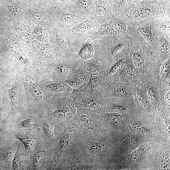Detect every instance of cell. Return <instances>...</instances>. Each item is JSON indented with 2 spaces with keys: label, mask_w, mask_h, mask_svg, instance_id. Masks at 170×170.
<instances>
[{
  "label": "cell",
  "mask_w": 170,
  "mask_h": 170,
  "mask_svg": "<svg viewBox=\"0 0 170 170\" xmlns=\"http://www.w3.org/2000/svg\"><path fill=\"white\" fill-rule=\"evenodd\" d=\"M17 138L24 144L25 147L29 151H32L35 148L36 145L35 141L26 136L18 135Z\"/></svg>",
  "instance_id": "cell-9"
},
{
  "label": "cell",
  "mask_w": 170,
  "mask_h": 170,
  "mask_svg": "<svg viewBox=\"0 0 170 170\" xmlns=\"http://www.w3.org/2000/svg\"><path fill=\"white\" fill-rule=\"evenodd\" d=\"M33 122L32 119H28L23 121L22 123V125L24 128H29L32 126Z\"/></svg>",
  "instance_id": "cell-33"
},
{
  "label": "cell",
  "mask_w": 170,
  "mask_h": 170,
  "mask_svg": "<svg viewBox=\"0 0 170 170\" xmlns=\"http://www.w3.org/2000/svg\"><path fill=\"white\" fill-rule=\"evenodd\" d=\"M57 41L61 45L65 46L67 45V41L65 38L62 36L58 35L56 36Z\"/></svg>",
  "instance_id": "cell-36"
},
{
  "label": "cell",
  "mask_w": 170,
  "mask_h": 170,
  "mask_svg": "<svg viewBox=\"0 0 170 170\" xmlns=\"http://www.w3.org/2000/svg\"><path fill=\"white\" fill-rule=\"evenodd\" d=\"M113 109L116 111L120 112H125L127 111V108L122 105H115L113 107Z\"/></svg>",
  "instance_id": "cell-35"
},
{
  "label": "cell",
  "mask_w": 170,
  "mask_h": 170,
  "mask_svg": "<svg viewBox=\"0 0 170 170\" xmlns=\"http://www.w3.org/2000/svg\"><path fill=\"white\" fill-rule=\"evenodd\" d=\"M133 129L134 131L138 133H141L144 130V127L142 123L139 121L134 122L133 124Z\"/></svg>",
  "instance_id": "cell-22"
},
{
  "label": "cell",
  "mask_w": 170,
  "mask_h": 170,
  "mask_svg": "<svg viewBox=\"0 0 170 170\" xmlns=\"http://www.w3.org/2000/svg\"><path fill=\"white\" fill-rule=\"evenodd\" d=\"M21 159L19 154L16 153L14 156L13 162V166L15 170H18L21 164Z\"/></svg>",
  "instance_id": "cell-25"
},
{
  "label": "cell",
  "mask_w": 170,
  "mask_h": 170,
  "mask_svg": "<svg viewBox=\"0 0 170 170\" xmlns=\"http://www.w3.org/2000/svg\"><path fill=\"white\" fill-rule=\"evenodd\" d=\"M94 51L93 46L90 44L85 45L81 49L79 54L81 58L83 60L92 59Z\"/></svg>",
  "instance_id": "cell-5"
},
{
  "label": "cell",
  "mask_w": 170,
  "mask_h": 170,
  "mask_svg": "<svg viewBox=\"0 0 170 170\" xmlns=\"http://www.w3.org/2000/svg\"><path fill=\"white\" fill-rule=\"evenodd\" d=\"M72 141L71 136L69 134L64 135L61 138L59 146L61 151H64L67 150L70 146Z\"/></svg>",
  "instance_id": "cell-7"
},
{
  "label": "cell",
  "mask_w": 170,
  "mask_h": 170,
  "mask_svg": "<svg viewBox=\"0 0 170 170\" xmlns=\"http://www.w3.org/2000/svg\"><path fill=\"white\" fill-rule=\"evenodd\" d=\"M96 0H68L65 7L78 13L87 14L95 11Z\"/></svg>",
  "instance_id": "cell-2"
},
{
  "label": "cell",
  "mask_w": 170,
  "mask_h": 170,
  "mask_svg": "<svg viewBox=\"0 0 170 170\" xmlns=\"http://www.w3.org/2000/svg\"><path fill=\"white\" fill-rule=\"evenodd\" d=\"M100 80L98 78H92L89 82V86L91 89H94L97 88L99 84Z\"/></svg>",
  "instance_id": "cell-29"
},
{
  "label": "cell",
  "mask_w": 170,
  "mask_h": 170,
  "mask_svg": "<svg viewBox=\"0 0 170 170\" xmlns=\"http://www.w3.org/2000/svg\"><path fill=\"white\" fill-rule=\"evenodd\" d=\"M136 72L135 69L133 66H128L126 69L125 75L127 78L131 79L134 77Z\"/></svg>",
  "instance_id": "cell-17"
},
{
  "label": "cell",
  "mask_w": 170,
  "mask_h": 170,
  "mask_svg": "<svg viewBox=\"0 0 170 170\" xmlns=\"http://www.w3.org/2000/svg\"><path fill=\"white\" fill-rule=\"evenodd\" d=\"M138 2V0H112V10L118 17L124 10Z\"/></svg>",
  "instance_id": "cell-3"
},
{
  "label": "cell",
  "mask_w": 170,
  "mask_h": 170,
  "mask_svg": "<svg viewBox=\"0 0 170 170\" xmlns=\"http://www.w3.org/2000/svg\"><path fill=\"white\" fill-rule=\"evenodd\" d=\"M170 16V8L162 6L155 0L137 2L122 11L118 18L131 23L155 20Z\"/></svg>",
  "instance_id": "cell-1"
},
{
  "label": "cell",
  "mask_w": 170,
  "mask_h": 170,
  "mask_svg": "<svg viewBox=\"0 0 170 170\" xmlns=\"http://www.w3.org/2000/svg\"><path fill=\"white\" fill-rule=\"evenodd\" d=\"M73 19L72 16L69 12H66L63 17V20L65 22L68 23L71 22Z\"/></svg>",
  "instance_id": "cell-38"
},
{
  "label": "cell",
  "mask_w": 170,
  "mask_h": 170,
  "mask_svg": "<svg viewBox=\"0 0 170 170\" xmlns=\"http://www.w3.org/2000/svg\"><path fill=\"white\" fill-rule=\"evenodd\" d=\"M48 89L55 92H62L67 89V85L62 82H57L50 84L48 86Z\"/></svg>",
  "instance_id": "cell-10"
},
{
  "label": "cell",
  "mask_w": 170,
  "mask_h": 170,
  "mask_svg": "<svg viewBox=\"0 0 170 170\" xmlns=\"http://www.w3.org/2000/svg\"><path fill=\"white\" fill-rule=\"evenodd\" d=\"M68 83L73 87H78L80 84L81 81L77 77L72 78L68 80Z\"/></svg>",
  "instance_id": "cell-27"
},
{
  "label": "cell",
  "mask_w": 170,
  "mask_h": 170,
  "mask_svg": "<svg viewBox=\"0 0 170 170\" xmlns=\"http://www.w3.org/2000/svg\"><path fill=\"white\" fill-rule=\"evenodd\" d=\"M60 70L62 74H67L71 71L72 68L68 65H64L61 67Z\"/></svg>",
  "instance_id": "cell-32"
},
{
  "label": "cell",
  "mask_w": 170,
  "mask_h": 170,
  "mask_svg": "<svg viewBox=\"0 0 170 170\" xmlns=\"http://www.w3.org/2000/svg\"><path fill=\"white\" fill-rule=\"evenodd\" d=\"M155 1L162 6L170 7V0H155Z\"/></svg>",
  "instance_id": "cell-39"
},
{
  "label": "cell",
  "mask_w": 170,
  "mask_h": 170,
  "mask_svg": "<svg viewBox=\"0 0 170 170\" xmlns=\"http://www.w3.org/2000/svg\"><path fill=\"white\" fill-rule=\"evenodd\" d=\"M69 112L66 110L60 109L55 111L54 113V116L57 118L62 119L67 118L69 115Z\"/></svg>",
  "instance_id": "cell-18"
},
{
  "label": "cell",
  "mask_w": 170,
  "mask_h": 170,
  "mask_svg": "<svg viewBox=\"0 0 170 170\" xmlns=\"http://www.w3.org/2000/svg\"><path fill=\"white\" fill-rule=\"evenodd\" d=\"M142 152V149L140 148L138 149L134 150L131 154V157L133 158H137Z\"/></svg>",
  "instance_id": "cell-37"
},
{
  "label": "cell",
  "mask_w": 170,
  "mask_h": 170,
  "mask_svg": "<svg viewBox=\"0 0 170 170\" xmlns=\"http://www.w3.org/2000/svg\"><path fill=\"white\" fill-rule=\"evenodd\" d=\"M7 5L9 9L11 11H13L15 9L14 6L10 1L7 2Z\"/></svg>",
  "instance_id": "cell-41"
},
{
  "label": "cell",
  "mask_w": 170,
  "mask_h": 170,
  "mask_svg": "<svg viewBox=\"0 0 170 170\" xmlns=\"http://www.w3.org/2000/svg\"><path fill=\"white\" fill-rule=\"evenodd\" d=\"M124 63V60L123 58L119 59L111 68L109 73L112 74L115 73L122 67Z\"/></svg>",
  "instance_id": "cell-23"
},
{
  "label": "cell",
  "mask_w": 170,
  "mask_h": 170,
  "mask_svg": "<svg viewBox=\"0 0 170 170\" xmlns=\"http://www.w3.org/2000/svg\"><path fill=\"white\" fill-rule=\"evenodd\" d=\"M134 65L137 68H141L144 64V59L141 53L139 52L133 53L132 58Z\"/></svg>",
  "instance_id": "cell-11"
},
{
  "label": "cell",
  "mask_w": 170,
  "mask_h": 170,
  "mask_svg": "<svg viewBox=\"0 0 170 170\" xmlns=\"http://www.w3.org/2000/svg\"><path fill=\"white\" fill-rule=\"evenodd\" d=\"M137 98L139 102L141 105L144 108H147L148 106V101L144 94L141 92H137Z\"/></svg>",
  "instance_id": "cell-19"
},
{
  "label": "cell",
  "mask_w": 170,
  "mask_h": 170,
  "mask_svg": "<svg viewBox=\"0 0 170 170\" xmlns=\"http://www.w3.org/2000/svg\"><path fill=\"white\" fill-rule=\"evenodd\" d=\"M96 147L95 151L100 152H105L108 148V145L105 143L101 142L95 143Z\"/></svg>",
  "instance_id": "cell-26"
},
{
  "label": "cell",
  "mask_w": 170,
  "mask_h": 170,
  "mask_svg": "<svg viewBox=\"0 0 170 170\" xmlns=\"http://www.w3.org/2000/svg\"><path fill=\"white\" fill-rule=\"evenodd\" d=\"M88 71L89 73L91 75L96 76L99 74L100 69L98 66L95 64H93L90 66Z\"/></svg>",
  "instance_id": "cell-28"
},
{
  "label": "cell",
  "mask_w": 170,
  "mask_h": 170,
  "mask_svg": "<svg viewBox=\"0 0 170 170\" xmlns=\"http://www.w3.org/2000/svg\"><path fill=\"white\" fill-rule=\"evenodd\" d=\"M147 1V0H138V2Z\"/></svg>",
  "instance_id": "cell-46"
},
{
  "label": "cell",
  "mask_w": 170,
  "mask_h": 170,
  "mask_svg": "<svg viewBox=\"0 0 170 170\" xmlns=\"http://www.w3.org/2000/svg\"><path fill=\"white\" fill-rule=\"evenodd\" d=\"M147 92L152 102L154 104H155L156 100V96L153 89L151 87L148 88L147 89Z\"/></svg>",
  "instance_id": "cell-24"
},
{
  "label": "cell",
  "mask_w": 170,
  "mask_h": 170,
  "mask_svg": "<svg viewBox=\"0 0 170 170\" xmlns=\"http://www.w3.org/2000/svg\"><path fill=\"white\" fill-rule=\"evenodd\" d=\"M89 168V167L88 165L82 164L81 161L75 162L72 164L69 167L68 170H87Z\"/></svg>",
  "instance_id": "cell-15"
},
{
  "label": "cell",
  "mask_w": 170,
  "mask_h": 170,
  "mask_svg": "<svg viewBox=\"0 0 170 170\" xmlns=\"http://www.w3.org/2000/svg\"><path fill=\"white\" fill-rule=\"evenodd\" d=\"M108 118L111 121L117 122L121 119V116L118 113H112L108 114Z\"/></svg>",
  "instance_id": "cell-31"
},
{
  "label": "cell",
  "mask_w": 170,
  "mask_h": 170,
  "mask_svg": "<svg viewBox=\"0 0 170 170\" xmlns=\"http://www.w3.org/2000/svg\"><path fill=\"white\" fill-rule=\"evenodd\" d=\"M30 92L35 96L39 97L41 95V92L40 88L36 84L32 83L29 87Z\"/></svg>",
  "instance_id": "cell-21"
},
{
  "label": "cell",
  "mask_w": 170,
  "mask_h": 170,
  "mask_svg": "<svg viewBox=\"0 0 170 170\" xmlns=\"http://www.w3.org/2000/svg\"><path fill=\"white\" fill-rule=\"evenodd\" d=\"M125 138L126 141L132 145H134L137 143V140L133 136H127Z\"/></svg>",
  "instance_id": "cell-34"
},
{
  "label": "cell",
  "mask_w": 170,
  "mask_h": 170,
  "mask_svg": "<svg viewBox=\"0 0 170 170\" xmlns=\"http://www.w3.org/2000/svg\"><path fill=\"white\" fill-rule=\"evenodd\" d=\"M62 3H66L68 0H60Z\"/></svg>",
  "instance_id": "cell-45"
},
{
  "label": "cell",
  "mask_w": 170,
  "mask_h": 170,
  "mask_svg": "<svg viewBox=\"0 0 170 170\" xmlns=\"http://www.w3.org/2000/svg\"><path fill=\"white\" fill-rule=\"evenodd\" d=\"M5 75L4 72V70L1 68H0V78H3Z\"/></svg>",
  "instance_id": "cell-44"
},
{
  "label": "cell",
  "mask_w": 170,
  "mask_h": 170,
  "mask_svg": "<svg viewBox=\"0 0 170 170\" xmlns=\"http://www.w3.org/2000/svg\"><path fill=\"white\" fill-rule=\"evenodd\" d=\"M95 25L92 20L87 19L74 28L73 30L79 33H83L90 30Z\"/></svg>",
  "instance_id": "cell-4"
},
{
  "label": "cell",
  "mask_w": 170,
  "mask_h": 170,
  "mask_svg": "<svg viewBox=\"0 0 170 170\" xmlns=\"http://www.w3.org/2000/svg\"><path fill=\"white\" fill-rule=\"evenodd\" d=\"M45 132L47 135L49 136H52L53 134V130L52 126L48 122H46L43 126Z\"/></svg>",
  "instance_id": "cell-30"
},
{
  "label": "cell",
  "mask_w": 170,
  "mask_h": 170,
  "mask_svg": "<svg viewBox=\"0 0 170 170\" xmlns=\"http://www.w3.org/2000/svg\"><path fill=\"white\" fill-rule=\"evenodd\" d=\"M169 159L166 154H162L160 159L161 168L162 170L167 169L169 163Z\"/></svg>",
  "instance_id": "cell-20"
},
{
  "label": "cell",
  "mask_w": 170,
  "mask_h": 170,
  "mask_svg": "<svg viewBox=\"0 0 170 170\" xmlns=\"http://www.w3.org/2000/svg\"><path fill=\"white\" fill-rule=\"evenodd\" d=\"M170 92H168L166 95L165 99L166 101L168 103H170Z\"/></svg>",
  "instance_id": "cell-43"
},
{
  "label": "cell",
  "mask_w": 170,
  "mask_h": 170,
  "mask_svg": "<svg viewBox=\"0 0 170 170\" xmlns=\"http://www.w3.org/2000/svg\"><path fill=\"white\" fill-rule=\"evenodd\" d=\"M164 126H165L164 128H165V131H166V132L168 133H169L170 132V125L169 123H165V124L164 125Z\"/></svg>",
  "instance_id": "cell-42"
},
{
  "label": "cell",
  "mask_w": 170,
  "mask_h": 170,
  "mask_svg": "<svg viewBox=\"0 0 170 170\" xmlns=\"http://www.w3.org/2000/svg\"><path fill=\"white\" fill-rule=\"evenodd\" d=\"M84 105L87 108L95 109L98 107L99 103L96 99L90 98L87 99L85 100Z\"/></svg>",
  "instance_id": "cell-14"
},
{
  "label": "cell",
  "mask_w": 170,
  "mask_h": 170,
  "mask_svg": "<svg viewBox=\"0 0 170 170\" xmlns=\"http://www.w3.org/2000/svg\"><path fill=\"white\" fill-rule=\"evenodd\" d=\"M57 168L56 167L55 163L53 161H52L48 168V170H54L57 169Z\"/></svg>",
  "instance_id": "cell-40"
},
{
  "label": "cell",
  "mask_w": 170,
  "mask_h": 170,
  "mask_svg": "<svg viewBox=\"0 0 170 170\" xmlns=\"http://www.w3.org/2000/svg\"><path fill=\"white\" fill-rule=\"evenodd\" d=\"M110 25L107 24L102 25L98 32L95 34L94 38L100 39L105 38L111 33Z\"/></svg>",
  "instance_id": "cell-8"
},
{
  "label": "cell",
  "mask_w": 170,
  "mask_h": 170,
  "mask_svg": "<svg viewBox=\"0 0 170 170\" xmlns=\"http://www.w3.org/2000/svg\"><path fill=\"white\" fill-rule=\"evenodd\" d=\"M80 119L83 124L88 129L91 130L93 129L92 120L88 116L82 115L81 116Z\"/></svg>",
  "instance_id": "cell-16"
},
{
  "label": "cell",
  "mask_w": 170,
  "mask_h": 170,
  "mask_svg": "<svg viewBox=\"0 0 170 170\" xmlns=\"http://www.w3.org/2000/svg\"><path fill=\"white\" fill-rule=\"evenodd\" d=\"M170 58L165 61L162 65L160 75L163 78H166L170 72Z\"/></svg>",
  "instance_id": "cell-13"
},
{
  "label": "cell",
  "mask_w": 170,
  "mask_h": 170,
  "mask_svg": "<svg viewBox=\"0 0 170 170\" xmlns=\"http://www.w3.org/2000/svg\"><path fill=\"white\" fill-rule=\"evenodd\" d=\"M19 92V90L18 83L17 81H16L14 86L9 91L12 111L15 109L18 96Z\"/></svg>",
  "instance_id": "cell-6"
},
{
  "label": "cell",
  "mask_w": 170,
  "mask_h": 170,
  "mask_svg": "<svg viewBox=\"0 0 170 170\" xmlns=\"http://www.w3.org/2000/svg\"><path fill=\"white\" fill-rule=\"evenodd\" d=\"M45 154L44 151H40L35 154L33 158V164L35 167L38 168L40 165Z\"/></svg>",
  "instance_id": "cell-12"
}]
</instances>
